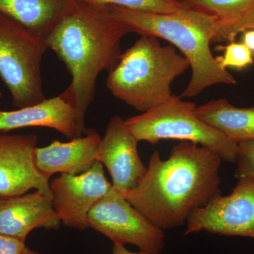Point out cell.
Returning <instances> with one entry per match:
<instances>
[{
	"label": "cell",
	"instance_id": "obj_1",
	"mask_svg": "<svg viewBox=\"0 0 254 254\" xmlns=\"http://www.w3.org/2000/svg\"><path fill=\"white\" fill-rule=\"evenodd\" d=\"M222 161L193 142L174 145L165 160L156 150L145 176L125 198L163 231L183 226L192 211L221 194Z\"/></svg>",
	"mask_w": 254,
	"mask_h": 254
},
{
	"label": "cell",
	"instance_id": "obj_15",
	"mask_svg": "<svg viewBox=\"0 0 254 254\" xmlns=\"http://www.w3.org/2000/svg\"><path fill=\"white\" fill-rule=\"evenodd\" d=\"M190 9L213 16L217 33L213 43L235 41L247 30L254 29V0H182Z\"/></svg>",
	"mask_w": 254,
	"mask_h": 254
},
{
	"label": "cell",
	"instance_id": "obj_6",
	"mask_svg": "<svg viewBox=\"0 0 254 254\" xmlns=\"http://www.w3.org/2000/svg\"><path fill=\"white\" fill-rule=\"evenodd\" d=\"M48 49L46 38L0 13V78L18 109L46 99L41 64Z\"/></svg>",
	"mask_w": 254,
	"mask_h": 254
},
{
	"label": "cell",
	"instance_id": "obj_17",
	"mask_svg": "<svg viewBox=\"0 0 254 254\" xmlns=\"http://www.w3.org/2000/svg\"><path fill=\"white\" fill-rule=\"evenodd\" d=\"M70 0H0V13L46 38Z\"/></svg>",
	"mask_w": 254,
	"mask_h": 254
},
{
	"label": "cell",
	"instance_id": "obj_26",
	"mask_svg": "<svg viewBox=\"0 0 254 254\" xmlns=\"http://www.w3.org/2000/svg\"><path fill=\"white\" fill-rule=\"evenodd\" d=\"M180 1H182V0H180Z\"/></svg>",
	"mask_w": 254,
	"mask_h": 254
},
{
	"label": "cell",
	"instance_id": "obj_11",
	"mask_svg": "<svg viewBox=\"0 0 254 254\" xmlns=\"http://www.w3.org/2000/svg\"><path fill=\"white\" fill-rule=\"evenodd\" d=\"M38 137L34 134L0 135V198L39 190L52 196L49 180L34 162Z\"/></svg>",
	"mask_w": 254,
	"mask_h": 254
},
{
	"label": "cell",
	"instance_id": "obj_3",
	"mask_svg": "<svg viewBox=\"0 0 254 254\" xmlns=\"http://www.w3.org/2000/svg\"><path fill=\"white\" fill-rule=\"evenodd\" d=\"M109 6L129 33L168 41L188 60L191 76L180 98L197 96L214 85L236 84L233 75L220 66L210 50L217 33L213 16L190 9L175 14H155Z\"/></svg>",
	"mask_w": 254,
	"mask_h": 254
},
{
	"label": "cell",
	"instance_id": "obj_18",
	"mask_svg": "<svg viewBox=\"0 0 254 254\" xmlns=\"http://www.w3.org/2000/svg\"><path fill=\"white\" fill-rule=\"evenodd\" d=\"M91 4L116 6L133 11L175 14L190 9L180 0H80Z\"/></svg>",
	"mask_w": 254,
	"mask_h": 254
},
{
	"label": "cell",
	"instance_id": "obj_2",
	"mask_svg": "<svg viewBox=\"0 0 254 254\" xmlns=\"http://www.w3.org/2000/svg\"><path fill=\"white\" fill-rule=\"evenodd\" d=\"M109 6L70 0L59 21L46 37L48 48L71 75L61 96L76 113L82 135L87 133V110L95 98L100 73L111 71L122 56L121 41L128 34Z\"/></svg>",
	"mask_w": 254,
	"mask_h": 254
},
{
	"label": "cell",
	"instance_id": "obj_8",
	"mask_svg": "<svg viewBox=\"0 0 254 254\" xmlns=\"http://www.w3.org/2000/svg\"><path fill=\"white\" fill-rule=\"evenodd\" d=\"M185 236L202 231L254 239V178L243 177L227 195H218L187 219Z\"/></svg>",
	"mask_w": 254,
	"mask_h": 254
},
{
	"label": "cell",
	"instance_id": "obj_5",
	"mask_svg": "<svg viewBox=\"0 0 254 254\" xmlns=\"http://www.w3.org/2000/svg\"><path fill=\"white\" fill-rule=\"evenodd\" d=\"M195 108V103L173 95L166 103L127 119L125 124L138 142L151 144L163 139L193 142L211 150L222 161L236 163L238 143L198 118Z\"/></svg>",
	"mask_w": 254,
	"mask_h": 254
},
{
	"label": "cell",
	"instance_id": "obj_13",
	"mask_svg": "<svg viewBox=\"0 0 254 254\" xmlns=\"http://www.w3.org/2000/svg\"><path fill=\"white\" fill-rule=\"evenodd\" d=\"M102 137L94 129L68 142L53 141L44 147L37 146L34 162L42 176L49 180L55 173L78 175L94 165L95 155Z\"/></svg>",
	"mask_w": 254,
	"mask_h": 254
},
{
	"label": "cell",
	"instance_id": "obj_14",
	"mask_svg": "<svg viewBox=\"0 0 254 254\" xmlns=\"http://www.w3.org/2000/svg\"><path fill=\"white\" fill-rule=\"evenodd\" d=\"M31 127L53 128L70 140L83 136L76 111L60 95L12 111L0 110V131Z\"/></svg>",
	"mask_w": 254,
	"mask_h": 254
},
{
	"label": "cell",
	"instance_id": "obj_19",
	"mask_svg": "<svg viewBox=\"0 0 254 254\" xmlns=\"http://www.w3.org/2000/svg\"><path fill=\"white\" fill-rule=\"evenodd\" d=\"M217 49L224 51L222 56L215 58L220 66L225 69L227 67L243 69L254 63V53L243 43L232 41L226 46H218Z\"/></svg>",
	"mask_w": 254,
	"mask_h": 254
},
{
	"label": "cell",
	"instance_id": "obj_25",
	"mask_svg": "<svg viewBox=\"0 0 254 254\" xmlns=\"http://www.w3.org/2000/svg\"><path fill=\"white\" fill-rule=\"evenodd\" d=\"M1 97H2V93H1V92L0 91V98H1Z\"/></svg>",
	"mask_w": 254,
	"mask_h": 254
},
{
	"label": "cell",
	"instance_id": "obj_20",
	"mask_svg": "<svg viewBox=\"0 0 254 254\" xmlns=\"http://www.w3.org/2000/svg\"><path fill=\"white\" fill-rule=\"evenodd\" d=\"M236 163L237 179L254 178V140L238 143Z\"/></svg>",
	"mask_w": 254,
	"mask_h": 254
},
{
	"label": "cell",
	"instance_id": "obj_22",
	"mask_svg": "<svg viewBox=\"0 0 254 254\" xmlns=\"http://www.w3.org/2000/svg\"><path fill=\"white\" fill-rule=\"evenodd\" d=\"M112 254H162L160 253H153V252H143L140 251L138 252H132L127 250L125 245L120 244H113Z\"/></svg>",
	"mask_w": 254,
	"mask_h": 254
},
{
	"label": "cell",
	"instance_id": "obj_16",
	"mask_svg": "<svg viewBox=\"0 0 254 254\" xmlns=\"http://www.w3.org/2000/svg\"><path fill=\"white\" fill-rule=\"evenodd\" d=\"M195 113L237 143L254 140V106L238 108L229 100L220 98L196 107Z\"/></svg>",
	"mask_w": 254,
	"mask_h": 254
},
{
	"label": "cell",
	"instance_id": "obj_23",
	"mask_svg": "<svg viewBox=\"0 0 254 254\" xmlns=\"http://www.w3.org/2000/svg\"><path fill=\"white\" fill-rule=\"evenodd\" d=\"M243 43L254 53V29L247 30L243 33Z\"/></svg>",
	"mask_w": 254,
	"mask_h": 254
},
{
	"label": "cell",
	"instance_id": "obj_10",
	"mask_svg": "<svg viewBox=\"0 0 254 254\" xmlns=\"http://www.w3.org/2000/svg\"><path fill=\"white\" fill-rule=\"evenodd\" d=\"M138 143L125 120L115 115L110 119L95 155V160L108 169L114 190L124 197L138 186L147 172Z\"/></svg>",
	"mask_w": 254,
	"mask_h": 254
},
{
	"label": "cell",
	"instance_id": "obj_12",
	"mask_svg": "<svg viewBox=\"0 0 254 254\" xmlns=\"http://www.w3.org/2000/svg\"><path fill=\"white\" fill-rule=\"evenodd\" d=\"M60 223L51 197L39 190L0 198V233L26 242L35 229H57Z\"/></svg>",
	"mask_w": 254,
	"mask_h": 254
},
{
	"label": "cell",
	"instance_id": "obj_9",
	"mask_svg": "<svg viewBox=\"0 0 254 254\" xmlns=\"http://www.w3.org/2000/svg\"><path fill=\"white\" fill-rule=\"evenodd\" d=\"M50 187L60 221L65 226L81 230L88 228L87 218L93 206L114 190L105 177L103 164L98 161L80 175L62 174Z\"/></svg>",
	"mask_w": 254,
	"mask_h": 254
},
{
	"label": "cell",
	"instance_id": "obj_7",
	"mask_svg": "<svg viewBox=\"0 0 254 254\" xmlns=\"http://www.w3.org/2000/svg\"><path fill=\"white\" fill-rule=\"evenodd\" d=\"M87 222L88 227L108 237L113 244H128L153 253H160L165 245L163 230L115 190L93 206Z\"/></svg>",
	"mask_w": 254,
	"mask_h": 254
},
{
	"label": "cell",
	"instance_id": "obj_21",
	"mask_svg": "<svg viewBox=\"0 0 254 254\" xmlns=\"http://www.w3.org/2000/svg\"><path fill=\"white\" fill-rule=\"evenodd\" d=\"M26 242L0 233V254H23Z\"/></svg>",
	"mask_w": 254,
	"mask_h": 254
},
{
	"label": "cell",
	"instance_id": "obj_4",
	"mask_svg": "<svg viewBox=\"0 0 254 254\" xmlns=\"http://www.w3.org/2000/svg\"><path fill=\"white\" fill-rule=\"evenodd\" d=\"M190 67L175 47L142 35L109 71L106 86L115 98L143 113L171 99L172 83Z\"/></svg>",
	"mask_w": 254,
	"mask_h": 254
},
{
	"label": "cell",
	"instance_id": "obj_24",
	"mask_svg": "<svg viewBox=\"0 0 254 254\" xmlns=\"http://www.w3.org/2000/svg\"><path fill=\"white\" fill-rule=\"evenodd\" d=\"M23 254H38V252H35L34 250H32L31 249L28 248V247H26V250H25L24 252H23Z\"/></svg>",
	"mask_w": 254,
	"mask_h": 254
}]
</instances>
